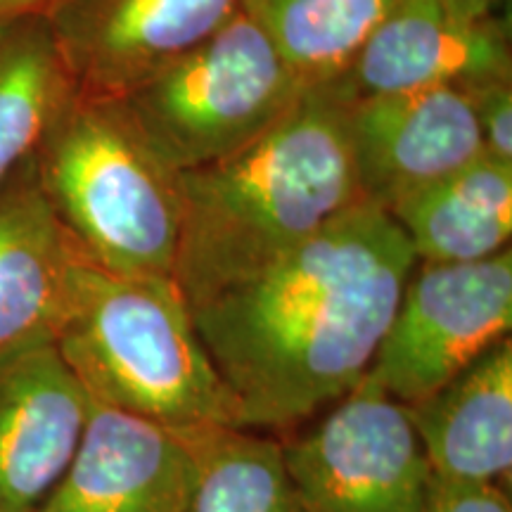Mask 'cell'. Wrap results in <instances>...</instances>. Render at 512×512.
I'll list each match as a JSON object with an SVG mask.
<instances>
[{
	"label": "cell",
	"mask_w": 512,
	"mask_h": 512,
	"mask_svg": "<svg viewBox=\"0 0 512 512\" xmlns=\"http://www.w3.org/2000/svg\"><path fill=\"white\" fill-rule=\"evenodd\" d=\"M510 330L512 249L467 264L415 261L368 375L411 408Z\"/></svg>",
	"instance_id": "obj_7"
},
{
	"label": "cell",
	"mask_w": 512,
	"mask_h": 512,
	"mask_svg": "<svg viewBox=\"0 0 512 512\" xmlns=\"http://www.w3.org/2000/svg\"><path fill=\"white\" fill-rule=\"evenodd\" d=\"M422 264H467L510 249L512 164L482 155L389 211Z\"/></svg>",
	"instance_id": "obj_15"
},
{
	"label": "cell",
	"mask_w": 512,
	"mask_h": 512,
	"mask_svg": "<svg viewBox=\"0 0 512 512\" xmlns=\"http://www.w3.org/2000/svg\"><path fill=\"white\" fill-rule=\"evenodd\" d=\"M74 95L48 17L0 19V185L36 155Z\"/></svg>",
	"instance_id": "obj_16"
},
{
	"label": "cell",
	"mask_w": 512,
	"mask_h": 512,
	"mask_svg": "<svg viewBox=\"0 0 512 512\" xmlns=\"http://www.w3.org/2000/svg\"><path fill=\"white\" fill-rule=\"evenodd\" d=\"M484 155L512 164V79L470 88Z\"/></svg>",
	"instance_id": "obj_19"
},
{
	"label": "cell",
	"mask_w": 512,
	"mask_h": 512,
	"mask_svg": "<svg viewBox=\"0 0 512 512\" xmlns=\"http://www.w3.org/2000/svg\"><path fill=\"white\" fill-rule=\"evenodd\" d=\"M510 0H396L349 69L344 102L512 79Z\"/></svg>",
	"instance_id": "obj_8"
},
{
	"label": "cell",
	"mask_w": 512,
	"mask_h": 512,
	"mask_svg": "<svg viewBox=\"0 0 512 512\" xmlns=\"http://www.w3.org/2000/svg\"><path fill=\"white\" fill-rule=\"evenodd\" d=\"M174 280L188 306L240 283L335 216L366 202L347 136V102L306 86L261 136L178 174Z\"/></svg>",
	"instance_id": "obj_2"
},
{
	"label": "cell",
	"mask_w": 512,
	"mask_h": 512,
	"mask_svg": "<svg viewBox=\"0 0 512 512\" xmlns=\"http://www.w3.org/2000/svg\"><path fill=\"white\" fill-rule=\"evenodd\" d=\"M34 162L57 219L86 261L128 278H174L178 174L147 145L119 100L76 93Z\"/></svg>",
	"instance_id": "obj_4"
},
{
	"label": "cell",
	"mask_w": 512,
	"mask_h": 512,
	"mask_svg": "<svg viewBox=\"0 0 512 512\" xmlns=\"http://www.w3.org/2000/svg\"><path fill=\"white\" fill-rule=\"evenodd\" d=\"M53 337L0 354V512H38L91 413Z\"/></svg>",
	"instance_id": "obj_11"
},
{
	"label": "cell",
	"mask_w": 512,
	"mask_h": 512,
	"mask_svg": "<svg viewBox=\"0 0 512 512\" xmlns=\"http://www.w3.org/2000/svg\"><path fill=\"white\" fill-rule=\"evenodd\" d=\"M358 190L392 211L484 155L470 88L439 86L347 102Z\"/></svg>",
	"instance_id": "obj_10"
},
{
	"label": "cell",
	"mask_w": 512,
	"mask_h": 512,
	"mask_svg": "<svg viewBox=\"0 0 512 512\" xmlns=\"http://www.w3.org/2000/svg\"><path fill=\"white\" fill-rule=\"evenodd\" d=\"M188 432L95 403L67 470L38 512H188Z\"/></svg>",
	"instance_id": "obj_12"
},
{
	"label": "cell",
	"mask_w": 512,
	"mask_h": 512,
	"mask_svg": "<svg viewBox=\"0 0 512 512\" xmlns=\"http://www.w3.org/2000/svg\"><path fill=\"white\" fill-rule=\"evenodd\" d=\"M238 12L240 0H60L46 17L76 93L119 100Z\"/></svg>",
	"instance_id": "obj_9"
},
{
	"label": "cell",
	"mask_w": 512,
	"mask_h": 512,
	"mask_svg": "<svg viewBox=\"0 0 512 512\" xmlns=\"http://www.w3.org/2000/svg\"><path fill=\"white\" fill-rule=\"evenodd\" d=\"M304 88L264 31L238 12L119 102L157 157L183 174L261 136Z\"/></svg>",
	"instance_id": "obj_5"
},
{
	"label": "cell",
	"mask_w": 512,
	"mask_h": 512,
	"mask_svg": "<svg viewBox=\"0 0 512 512\" xmlns=\"http://www.w3.org/2000/svg\"><path fill=\"white\" fill-rule=\"evenodd\" d=\"M81 259L31 157L0 185V354L55 339Z\"/></svg>",
	"instance_id": "obj_13"
},
{
	"label": "cell",
	"mask_w": 512,
	"mask_h": 512,
	"mask_svg": "<svg viewBox=\"0 0 512 512\" xmlns=\"http://www.w3.org/2000/svg\"><path fill=\"white\" fill-rule=\"evenodd\" d=\"M283 439L306 512H425L432 470L408 408L373 377Z\"/></svg>",
	"instance_id": "obj_6"
},
{
	"label": "cell",
	"mask_w": 512,
	"mask_h": 512,
	"mask_svg": "<svg viewBox=\"0 0 512 512\" xmlns=\"http://www.w3.org/2000/svg\"><path fill=\"white\" fill-rule=\"evenodd\" d=\"M396 0H240L306 86H328L349 69Z\"/></svg>",
	"instance_id": "obj_17"
},
{
	"label": "cell",
	"mask_w": 512,
	"mask_h": 512,
	"mask_svg": "<svg viewBox=\"0 0 512 512\" xmlns=\"http://www.w3.org/2000/svg\"><path fill=\"white\" fill-rule=\"evenodd\" d=\"M425 512H512L510 491L494 484H448L432 477Z\"/></svg>",
	"instance_id": "obj_20"
},
{
	"label": "cell",
	"mask_w": 512,
	"mask_h": 512,
	"mask_svg": "<svg viewBox=\"0 0 512 512\" xmlns=\"http://www.w3.org/2000/svg\"><path fill=\"white\" fill-rule=\"evenodd\" d=\"M185 432L195 458L188 512H306L287 472L283 439L242 427Z\"/></svg>",
	"instance_id": "obj_18"
},
{
	"label": "cell",
	"mask_w": 512,
	"mask_h": 512,
	"mask_svg": "<svg viewBox=\"0 0 512 512\" xmlns=\"http://www.w3.org/2000/svg\"><path fill=\"white\" fill-rule=\"evenodd\" d=\"M408 415L434 479L510 491L512 339L486 349Z\"/></svg>",
	"instance_id": "obj_14"
},
{
	"label": "cell",
	"mask_w": 512,
	"mask_h": 512,
	"mask_svg": "<svg viewBox=\"0 0 512 512\" xmlns=\"http://www.w3.org/2000/svg\"><path fill=\"white\" fill-rule=\"evenodd\" d=\"M415 254L370 202L190 306L242 430L283 434L349 394L380 347Z\"/></svg>",
	"instance_id": "obj_1"
},
{
	"label": "cell",
	"mask_w": 512,
	"mask_h": 512,
	"mask_svg": "<svg viewBox=\"0 0 512 512\" xmlns=\"http://www.w3.org/2000/svg\"><path fill=\"white\" fill-rule=\"evenodd\" d=\"M55 344L91 401L171 430L238 427L174 278L76 264Z\"/></svg>",
	"instance_id": "obj_3"
},
{
	"label": "cell",
	"mask_w": 512,
	"mask_h": 512,
	"mask_svg": "<svg viewBox=\"0 0 512 512\" xmlns=\"http://www.w3.org/2000/svg\"><path fill=\"white\" fill-rule=\"evenodd\" d=\"M60 0H0V19L17 15H46Z\"/></svg>",
	"instance_id": "obj_21"
}]
</instances>
